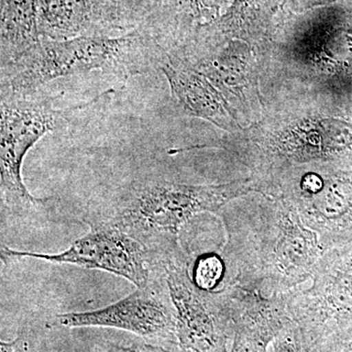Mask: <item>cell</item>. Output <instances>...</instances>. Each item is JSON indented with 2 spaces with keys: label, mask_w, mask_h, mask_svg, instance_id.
<instances>
[{
  "label": "cell",
  "mask_w": 352,
  "mask_h": 352,
  "mask_svg": "<svg viewBox=\"0 0 352 352\" xmlns=\"http://www.w3.org/2000/svg\"><path fill=\"white\" fill-rule=\"evenodd\" d=\"M234 199L222 208L227 243L223 256L231 279L266 296L288 294L311 278L326 252L318 235L280 198Z\"/></svg>",
  "instance_id": "6da1fadb"
},
{
  "label": "cell",
  "mask_w": 352,
  "mask_h": 352,
  "mask_svg": "<svg viewBox=\"0 0 352 352\" xmlns=\"http://www.w3.org/2000/svg\"><path fill=\"white\" fill-rule=\"evenodd\" d=\"M252 192H258L252 177L206 185L164 180L134 183L104 223L138 240L160 263L189 259L191 256L179 242L185 224L203 212L219 214L234 199Z\"/></svg>",
  "instance_id": "7a4b0ae2"
},
{
  "label": "cell",
  "mask_w": 352,
  "mask_h": 352,
  "mask_svg": "<svg viewBox=\"0 0 352 352\" xmlns=\"http://www.w3.org/2000/svg\"><path fill=\"white\" fill-rule=\"evenodd\" d=\"M166 52L154 34L135 31L118 36L41 38L20 59L1 69V89L32 95L50 82L94 72L127 78L160 68Z\"/></svg>",
  "instance_id": "3957f363"
},
{
  "label": "cell",
  "mask_w": 352,
  "mask_h": 352,
  "mask_svg": "<svg viewBox=\"0 0 352 352\" xmlns=\"http://www.w3.org/2000/svg\"><path fill=\"white\" fill-rule=\"evenodd\" d=\"M108 89L88 102L61 110L51 99L32 98L1 89L0 122V187L2 208L12 214L28 215L52 203L53 198H36L25 187L22 166L30 150L46 134L55 131L69 113L94 105Z\"/></svg>",
  "instance_id": "277c9868"
},
{
  "label": "cell",
  "mask_w": 352,
  "mask_h": 352,
  "mask_svg": "<svg viewBox=\"0 0 352 352\" xmlns=\"http://www.w3.org/2000/svg\"><path fill=\"white\" fill-rule=\"evenodd\" d=\"M308 282L287 300L292 323L316 352L352 333V242L324 252Z\"/></svg>",
  "instance_id": "5b68a950"
},
{
  "label": "cell",
  "mask_w": 352,
  "mask_h": 352,
  "mask_svg": "<svg viewBox=\"0 0 352 352\" xmlns=\"http://www.w3.org/2000/svg\"><path fill=\"white\" fill-rule=\"evenodd\" d=\"M191 259L164 263L175 311L176 352H229L234 326L217 292L201 291L190 275Z\"/></svg>",
  "instance_id": "8992f818"
},
{
  "label": "cell",
  "mask_w": 352,
  "mask_h": 352,
  "mask_svg": "<svg viewBox=\"0 0 352 352\" xmlns=\"http://www.w3.org/2000/svg\"><path fill=\"white\" fill-rule=\"evenodd\" d=\"M25 258L106 271L124 278L138 288L151 283L153 272L161 268V263L147 248L122 229L104 222L92 227L89 233L60 254L16 251L2 245L4 263Z\"/></svg>",
  "instance_id": "52a82bcc"
},
{
  "label": "cell",
  "mask_w": 352,
  "mask_h": 352,
  "mask_svg": "<svg viewBox=\"0 0 352 352\" xmlns=\"http://www.w3.org/2000/svg\"><path fill=\"white\" fill-rule=\"evenodd\" d=\"M99 309L68 312L51 317L46 321L48 329L105 327L119 329L134 333L150 344L176 352L175 311L168 285L153 283Z\"/></svg>",
  "instance_id": "ba28073f"
},
{
  "label": "cell",
  "mask_w": 352,
  "mask_h": 352,
  "mask_svg": "<svg viewBox=\"0 0 352 352\" xmlns=\"http://www.w3.org/2000/svg\"><path fill=\"white\" fill-rule=\"evenodd\" d=\"M144 14L138 0H39V34L52 41L122 36Z\"/></svg>",
  "instance_id": "9c48e42d"
},
{
  "label": "cell",
  "mask_w": 352,
  "mask_h": 352,
  "mask_svg": "<svg viewBox=\"0 0 352 352\" xmlns=\"http://www.w3.org/2000/svg\"><path fill=\"white\" fill-rule=\"evenodd\" d=\"M285 201L318 235L326 251L352 242V177L319 173L314 192Z\"/></svg>",
  "instance_id": "30bf717a"
},
{
  "label": "cell",
  "mask_w": 352,
  "mask_h": 352,
  "mask_svg": "<svg viewBox=\"0 0 352 352\" xmlns=\"http://www.w3.org/2000/svg\"><path fill=\"white\" fill-rule=\"evenodd\" d=\"M160 69L170 85L171 98L184 115L232 131L234 117L226 98L191 62L166 53Z\"/></svg>",
  "instance_id": "8fae6325"
},
{
  "label": "cell",
  "mask_w": 352,
  "mask_h": 352,
  "mask_svg": "<svg viewBox=\"0 0 352 352\" xmlns=\"http://www.w3.org/2000/svg\"><path fill=\"white\" fill-rule=\"evenodd\" d=\"M352 148V127L337 120L298 126L275 143L274 151L286 163L305 164L333 161Z\"/></svg>",
  "instance_id": "7c38bea8"
},
{
  "label": "cell",
  "mask_w": 352,
  "mask_h": 352,
  "mask_svg": "<svg viewBox=\"0 0 352 352\" xmlns=\"http://www.w3.org/2000/svg\"><path fill=\"white\" fill-rule=\"evenodd\" d=\"M39 0H1V69L41 41Z\"/></svg>",
  "instance_id": "4fadbf2b"
},
{
  "label": "cell",
  "mask_w": 352,
  "mask_h": 352,
  "mask_svg": "<svg viewBox=\"0 0 352 352\" xmlns=\"http://www.w3.org/2000/svg\"><path fill=\"white\" fill-rule=\"evenodd\" d=\"M227 261L223 254H203L190 263V275L194 284L201 291L212 293L219 285L228 283L230 276L227 274Z\"/></svg>",
  "instance_id": "5bb4252c"
},
{
  "label": "cell",
  "mask_w": 352,
  "mask_h": 352,
  "mask_svg": "<svg viewBox=\"0 0 352 352\" xmlns=\"http://www.w3.org/2000/svg\"><path fill=\"white\" fill-rule=\"evenodd\" d=\"M104 352H173L166 347L150 342H133L129 344L107 342Z\"/></svg>",
  "instance_id": "9a60e30c"
},
{
  "label": "cell",
  "mask_w": 352,
  "mask_h": 352,
  "mask_svg": "<svg viewBox=\"0 0 352 352\" xmlns=\"http://www.w3.org/2000/svg\"><path fill=\"white\" fill-rule=\"evenodd\" d=\"M0 352H31L29 342L23 336L16 338L10 342H0Z\"/></svg>",
  "instance_id": "2e32d148"
},
{
  "label": "cell",
  "mask_w": 352,
  "mask_h": 352,
  "mask_svg": "<svg viewBox=\"0 0 352 352\" xmlns=\"http://www.w3.org/2000/svg\"><path fill=\"white\" fill-rule=\"evenodd\" d=\"M335 0H300V6L302 8H311V7L323 6Z\"/></svg>",
  "instance_id": "e0dca14e"
}]
</instances>
